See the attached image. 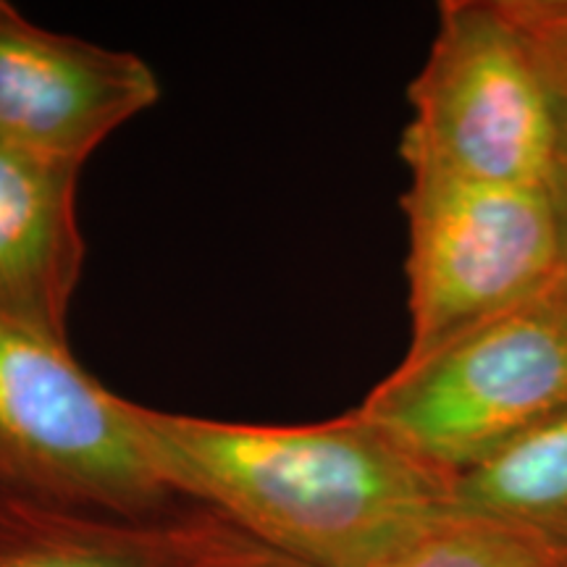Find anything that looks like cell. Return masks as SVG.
Wrapping results in <instances>:
<instances>
[{
	"mask_svg": "<svg viewBox=\"0 0 567 567\" xmlns=\"http://www.w3.org/2000/svg\"><path fill=\"white\" fill-rule=\"evenodd\" d=\"M379 567H565L530 538L486 517L450 513Z\"/></svg>",
	"mask_w": 567,
	"mask_h": 567,
	"instance_id": "10",
	"label": "cell"
},
{
	"mask_svg": "<svg viewBox=\"0 0 567 567\" xmlns=\"http://www.w3.org/2000/svg\"><path fill=\"white\" fill-rule=\"evenodd\" d=\"M563 142H565V163H567V105H563Z\"/></svg>",
	"mask_w": 567,
	"mask_h": 567,
	"instance_id": "14",
	"label": "cell"
},
{
	"mask_svg": "<svg viewBox=\"0 0 567 567\" xmlns=\"http://www.w3.org/2000/svg\"><path fill=\"white\" fill-rule=\"evenodd\" d=\"M360 413L457 478L567 413V264L547 287L402 358Z\"/></svg>",
	"mask_w": 567,
	"mask_h": 567,
	"instance_id": "2",
	"label": "cell"
},
{
	"mask_svg": "<svg viewBox=\"0 0 567 567\" xmlns=\"http://www.w3.org/2000/svg\"><path fill=\"white\" fill-rule=\"evenodd\" d=\"M0 499L116 517L189 507L163 478L140 405L69 342L0 321Z\"/></svg>",
	"mask_w": 567,
	"mask_h": 567,
	"instance_id": "3",
	"label": "cell"
},
{
	"mask_svg": "<svg viewBox=\"0 0 567 567\" xmlns=\"http://www.w3.org/2000/svg\"><path fill=\"white\" fill-rule=\"evenodd\" d=\"M557 193H559V200H563V208H565V218H567V163H565V172L559 176V184H557Z\"/></svg>",
	"mask_w": 567,
	"mask_h": 567,
	"instance_id": "13",
	"label": "cell"
},
{
	"mask_svg": "<svg viewBox=\"0 0 567 567\" xmlns=\"http://www.w3.org/2000/svg\"><path fill=\"white\" fill-rule=\"evenodd\" d=\"M559 109L567 105V0H502Z\"/></svg>",
	"mask_w": 567,
	"mask_h": 567,
	"instance_id": "11",
	"label": "cell"
},
{
	"mask_svg": "<svg viewBox=\"0 0 567 567\" xmlns=\"http://www.w3.org/2000/svg\"><path fill=\"white\" fill-rule=\"evenodd\" d=\"M247 567H305V565L292 563V559H287V557H281V555H276V551H271V555L255 559V563L247 565Z\"/></svg>",
	"mask_w": 567,
	"mask_h": 567,
	"instance_id": "12",
	"label": "cell"
},
{
	"mask_svg": "<svg viewBox=\"0 0 567 567\" xmlns=\"http://www.w3.org/2000/svg\"><path fill=\"white\" fill-rule=\"evenodd\" d=\"M452 509L513 528L567 567V413L457 476Z\"/></svg>",
	"mask_w": 567,
	"mask_h": 567,
	"instance_id": "9",
	"label": "cell"
},
{
	"mask_svg": "<svg viewBox=\"0 0 567 567\" xmlns=\"http://www.w3.org/2000/svg\"><path fill=\"white\" fill-rule=\"evenodd\" d=\"M82 166L0 142V321L69 342L84 268Z\"/></svg>",
	"mask_w": 567,
	"mask_h": 567,
	"instance_id": "8",
	"label": "cell"
},
{
	"mask_svg": "<svg viewBox=\"0 0 567 567\" xmlns=\"http://www.w3.org/2000/svg\"><path fill=\"white\" fill-rule=\"evenodd\" d=\"M271 555L208 507L116 517L0 499V567H247Z\"/></svg>",
	"mask_w": 567,
	"mask_h": 567,
	"instance_id": "7",
	"label": "cell"
},
{
	"mask_svg": "<svg viewBox=\"0 0 567 567\" xmlns=\"http://www.w3.org/2000/svg\"><path fill=\"white\" fill-rule=\"evenodd\" d=\"M405 358L450 342L547 287L567 264L557 189L410 176Z\"/></svg>",
	"mask_w": 567,
	"mask_h": 567,
	"instance_id": "5",
	"label": "cell"
},
{
	"mask_svg": "<svg viewBox=\"0 0 567 567\" xmlns=\"http://www.w3.org/2000/svg\"><path fill=\"white\" fill-rule=\"evenodd\" d=\"M410 176L557 189L563 111L502 0H444L408 90Z\"/></svg>",
	"mask_w": 567,
	"mask_h": 567,
	"instance_id": "4",
	"label": "cell"
},
{
	"mask_svg": "<svg viewBox=\"0 0 567 567\" xmlns=\"http://www.w3.org/2000/svg\"><path fill=\"white\" fill-rule=\"evenodd\" d=\"M158 97L137 53L45 30L0 0V142L84 166Z\"/></svg>",
	"mask_w": 567,
	"mask_h": 567,
	"instance_id": "6",
	"label": "cell"
},
{
	"mask_svg": "<svg viewBox=\"0 0 567 567\" xmlns=\"http://www.w3.org/2000/svg\"><path fill=\"white\" fill-rule=\"evenodd\" d=\"M163 478L305 567H379L452 509V484L365 417L264 425L140 405Z\"/></svg>",
	"mask_w": 567,
	"mask_h": 567,
	"instance_id": "1",
	"label": "cell"
}]
</instances>
